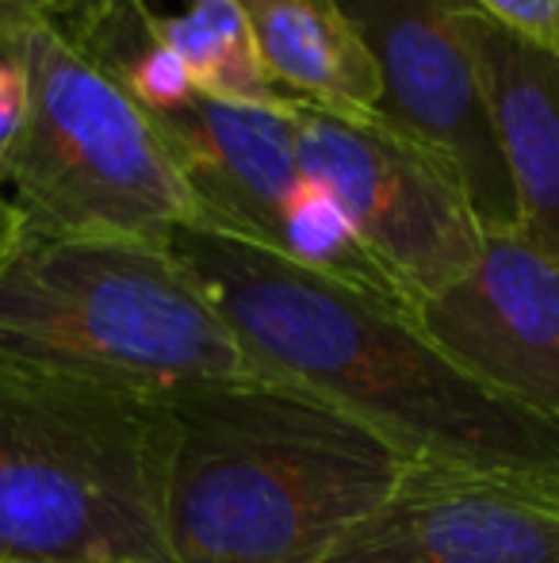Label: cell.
<instances>
[{"label": "cell", "instance_id": "5", "mask_svg": "<svg viewBox=\"0 0 559 563\" xmlns=\"http://www.w3.org/2000/svg\"><path fill=\"white\" fill-rule=\"evenodd\" d=\"M27 74V119L4 188L35 234L169 245L200 227V203L165 139L54 23L12 35Z\"/></svg>", "mask_w": 559, "mask_h": 563}, {"label": "cell", "instance_id": "14", "mask_svg": "<svg viewBox=\"0 0 559 563\" xmlns=\"http://www.w3.org/2000/svg\"><path fill=\"white\" fill-rule=\"evenodd\" d=\"M157 31L200 97L246 108H288L257 58L238 0H188L185 12H157Z\"/></svg>", "mask_w": 559, "mask_h": 563}, {"label": "cell", "instance_id": "15", "mask_svg": "<svg viewBox=\"0 0 559 563\" xmlns=\"http://www.w3.org/2000/svg\"><path fill=\"white\" fill-rule=\"evenodd\" d=\"M483 15L545 51H559V0H471Z\"/></svg>", "mask_w": 559, "mask_h": 563}, {"label": "cell", "instance_id": "7", "mask_svg": "<svg viewBox=\"0 0 559 563\" xmlns=\"http://www.w3.org/2000/svg\"><path fill=\"white\" fill-rule=\"evenodd\" d=\"M380 69L372 123L433 154L463 188L483 234H517V200L463 38L471 0H334Z\"/></svg>", "mask_w": 559, "mask_h": 563}, {"label": "cell", "instance_id": "6", "mask_svg": "<svg viewBox=\"0 0 559 563\" xmlns=\"http://www.w3.org/2000/svg\"><path fill=\"white\" fill-rule=\"evenodd\" d=\"M291 134L303 177L337 203L414 311L476 265L483 227L433 154L380 123L329 115L299 100H291Z\"/></svg>", "mask_w": 559, "mask_h": 563}, {"label": "cell", "instance_id": "1", "mask_svg": "<svg viewBox=\"0 0 559 563\" xmlns=\"http://www.w3.org/2000/svg\"><path fill=\"white\" fill-rule=\"evenodd\" d=\"M169 250L269 379L334 402L422 464L559 483V418L487 391L411 314L211 227H180Z\"/></svg>", "mask_w": 559, "mask_h": 563}, {"label": "cell", "instance_id": "17", "mask_svg": "<svg viewBox=\"0 0 559 563\" xmlns=\"http://www.w3.org/2000/svg\"><path fill=\"white\" fill-rule=\"evenodd\" d=\"M69 0H0V35H15V31L54 20Z\"/></svg>", "mask_w": 559, "mask_h": 563}, {"label": "cell", "instance_id": "13", "mask_svg": "<svg viewBox=\"0 0 559 563\" xmlns=\"http://www.w3.org/2000/svg\"><path fill=\"white\" fill-rule=\"evenodd\" d=\"M46 23L146 115L172 112L195 92L165 46L149 0H69Z\"/></svg>", "mask_w": 559, "mask_h": 563}, {"label": "cell", "instance_id": "19", "mask_svg": "<svg viewBox=\"0 0 559 563\" xmlns=\"http://www.w3.org/2000/svg\"><path fill=\"white\" fill-rule=\"evenodd\" d=\"M77 563H123V560H77Z\"/></svg>", "mask_w": 559, "mask_h": 563}, {"label": "cell", "instance_id": "11", "mask_svg": "<svg viewBox=\"0 0 559 563\" xmlns=\"http://www.w3.org/2000/svg\"><path fill=\"white\" fill-rule=\"evenodd\" d=\"M491 123L517 200V234L559 261V51L510 35L476 4L463 12Z\"/></svg>", "mask_w": 559, "mask_h": 563}, {"label": "cell", "instance_id": "9", "mask_svg": "<svg viewBox=\"0 0 559 563\" xmlns=\"http://www.w3.org/2000/svg\"><path fill=\"white\" fill-rule=\"evenodd\" d=\"M414 327L487 391L559 418V261L522 234H483L476 265L425 299Z\"/></svg>", "mask_w": 559, "mask_h": 563}, {"label": "cell", "instance_id": "10", "mask_svg": "<svg viewBox=\"0 0 559 563\" xmlns=\"http://www.w3.org/2000/svg\"><path fill=\"white\" fill-rule=\"evenodd\" d=\"M149 119L200 203V227L272 245L283 208L306 180L291 104L246 108L192 92L180 108Z\"/></svg>", "mask_w": 559, "mask_h": 563}, {"label": "cell", "instance_id": "2", "mask_svg": "<svg viewBox=\"0 0 559 563\" xmlns=\"http://www.w3.org/2000/svg\"><path fill=\"white\" fill-rule=\"evenodd\" d=\"M169 563H326L411 456L342 407L288 384L169 391Z\"/></svg>", "mask_w": 559, "mask_h": 563}, {"label": "cell", "instance_id": "4", "mask_svg": "<svg viewBox=\"0 0 559 563\" xmlns=\"http://www.w3.org/2000/svg\"><path fill=\"white\" fill-rule=\"evenodd\" d=\"M0 353L169 395L277 384L169 245L35 234L0 268Z\"/></svg>", "mask_w": 559, "mask_h": 563}, {"label": "cell", "instance_id": "8", "mask_svg": "<svg viewBox=\"0 0 559 563\" xmlns=\"http://www.w3.org/2000/svg\"><path fill=\"white\" fill-rule=\"evenodd\" d=\"M326 563H559V483L411 460Z\"/></svg>", "mask_w": 559, "mask_h": 563}, {"label": "cell", "instance_id": "12", "mask_svg": "<svg viewBox=\"0 0 559 563\" xmlns=\"http://www.w3.org/2000/svg\"><path fill=\"white\" fill-rule=\"evenodd\" d=\"M265 74L288 100L372 123L380 69L334 0H238Z\"/></svg>", "mask_w": 559, "mask_h": 563}, {"label": "cell", "instance_id": "3", "mask_svg": "<svg viewBox=\"0 0 559 563\" xmlns=\"http://www.w3.org/2000/svg\"><path fill=\"white\" fill-rule=\"evenodd\" d=\"M169 395L0 353V563H169Z\"/></svg>", "mask_w": 559, "mask_h": 563}, {"label": "cell", "instance_id": "18", "mask_svg": "<svg viewBox=\"0 0 559 563\" xmlns=\"http://www.w3.org/2000/svg\"><path fill=\"white\" fill-rule=\"evenodd\" d=\"M23 238H27V219H23V211L15 208L12 192H8L4 180H0V268L12 261V253L20 250Z\"/></svg>", "mask_w": 559, "mask_h": 563}, {"label": "cell", "instance_id": "16", "mask_svg": "<svg viewBox=\"0 0 559 563\" xmlns=\"http://www.w3.org/2000/svg\"><path fill=\"white\" fill-rule=\"evenodd\" d=\"M27 119V74L12 35H0V180Z\"/></svg>", "mask_w": 559, "mask_h": 563}]
</instances>
